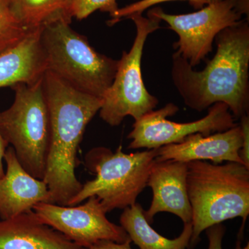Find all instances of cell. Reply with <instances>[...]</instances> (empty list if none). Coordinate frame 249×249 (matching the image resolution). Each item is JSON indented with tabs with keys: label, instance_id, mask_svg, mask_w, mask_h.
I'll list each match as a JSON object with an SVG mask.
<instances>
[{
	"label": "cell",
	"instance_id": "1",
	"mask_svg": "<svg viewBox=\"0 0 249 249\" xmlns=\"http://www.w3.org/2000/svg\"><path fill=\"white\" fill-rule=\"evenodd\" d=\"M217 50L201 71H196L178 52L173 55V84L186 106L204 111L213 105H227L234 119L249 115V22L242 19L220 31Z\"/></svg>",
	"mask_w": 249,
	"mask_h": 249
},
{
	"label": "cell",
	"instance_id": "2",
	"mask_svg": "<svg viewBox=\"0 0 249 249\" xmlns=\"http://www.w3.org/2000/svg\"><path fill=\"white\" fill-rule=\"evenodd\" d=\"M43 87L50 116V143L43 181L54 204L67 206L83 186L75 173L77 151L103 100L75 89L49 70L44 75Z\"/></svg>",
	"mask_w": 249,
	"mask_h": 249
},
{
	"label": "cell",
	"instance_id": "3",
	"mask_svg": "<svg viewBox=\"0 0 249 249\" xmlns=\"http://www.w3.org/2000/svg\"><path fill=\"white\" fill-rule=\"evenodd\" d=\"M187 188L192 209L195 246L201 232L228 219L249 214V169L234 162L214 164L203 160L187 163Z\"/></svg>",
	"mask_w": 249,
	"mask_h": 249
},
{
	"label": "cell",
	"instance_id": "4",
	"mask_svg": "<svg viewBox=\"0 0 249 249\" xmlns=\"http://www.w3.org/2000/svg\"><path fill=\"white\" fill-rule=\"evenodd\" d=\"M70 23L58 21L42 29L47 70L75 89L102 98L112 84L119 60L96 52Z\"/></svg>",
	"mask_w": 249,
	"mask_h": 249
},
{
	"label": "cell",
	"instance_id": "5",
	"mask_svg": "<svg viewBox=\"0 0 249 249\" xmlns=\"http://www.w3.org/2000/svg\"><path fill=\"white\" fill-rule=\"evenodd\" d=\"M157 157V149L126 154L119 147L115 152L107 147L93 148L85 157L87 166L96 177L83 184L67 206H74L96 196L106 212L124 209L137 202L147 186Z\"/></svg>",
	"mask_w": 249,
	"mask_h": 249
},
{
	"label": "cell",
	"instance_id": "6",
	"mask_svg": "<svg viewBox=\"0 0 249 249\" xmlns=\"http://www.w3.org/2000/svg\"><path fill=\"white\" fill-rule=\"evenodd\" d=\"M12 88L14 101L0 111V131L12 145L24 169L43 180L50 143V116L43 78L34 84L19 83Z\"/></svg>",
	"mask_w": 249,
	"mask_h": 249
},
{
	"label": "cell",
	"instance_id": "7",
	"mask_svg": "<svg viewBox=\"0 0 249 249\" xmlns=\"http://www.w3.org/2000/svg\"><path fill=\"white\" fill-rule=\"evenodd\" d=\"M136 27L135 38L129 52H123L112 84L102 98L100 117L111 126L119 125L127 116L138 121L157 107L159 99L147 91L142 72V59L147 37L160 28L155 16L137 13L129 16Z\"/></svg>",
	"mask_w": 249,
	"mask_h": 249
},
{
	"label": "cell",
	"instance_id": "8",
	"mask_svg": "<svg viewBox=\"0 0 249 249\" xmlns=\"http://www.w3.org/2000/svg\"><path fill=\"white\" fill-rule=\"evenodd\" d=\"M235 6L236 0H222L191 14H166L157 6L149 10L147 15L164 21L168 29L178 34V40L174 43V49L195 68L212 52L217 34L242 20V16Z\"/></svg>",
	"mask_w": 249,
	"mask_h": 249
},
{
	"label": "cell",
	"instance_id": "9",
	"mask_svg": "<svg viewBox=\"0 0 249 249\" xmlns=\"http://www.w3.org/2000/svg\"><path fill=\"white\" fill-rule=\"evenodd\" d=\"M207 115L189 123H177L167 117L175 115L178 107L168 103L158 110H152L136 121L127 138L129 149H158L169 144L178 143L192 134L204 136L224 132L237 124L227 105L217 103L209 108Z\"/></svg>",
	"mask_w": 249,
	"mask_h": 249
},
{
	"label": "cell",
	"instance_id": "10",
	"mask_svg": "<svg viewBox=\"0 0 249 249\" xmlns=\"http://www.w3.org/2000/svg\"><path fill=\"white\" fill-rule=\"evenodd\" d=\"M33 211L44 224L61 232L81 248H89L104 240L132 242L121 226L107 219L101 201L94 196L80 206L39 203Z\"/></svg>",
	"mask_w": 249,
	"mask_h": 249
},
{
	"label": "cell",
	"instance_id": "11",
	"mask_svg": "<svg viewBox=\"0 0 249 249\" xmlns=\"http://www.w3.org/2000/svg\"><path fill=\"white\" fill-rule=\"evenodd\" d=\"M188 165L178 160H156L147 179L152 200L145 218L150 224L160 213L175 214L183 224L192 222V209L187 188Z\"/></svg>",
	"mask_w": 249,
	"mask_h": 249
},
{
	"label": "cell",
	"instance_id": "12",
	"mask_svg": "<svg viewBox=\"0 0 249 249\" xmlns=\"http://www.w3.org/2000/svg\"><path fill=\"white\" fill-rule=\"evenodd\" d=\"M242 141V129L238 124L224 132L209 136L192 134L182 142L160 147L157 149V160H174L185 163L211 160L214 164L227 161L244 165L239 155Z\"/></svg>",
	"mask_w": 249,
	"mask_h": 249
},
{
	"label": "cell",
	"instance_id": "13",
	"mask_svg": "<svg viewBox=\"0 0 249 249\" xmlns=\"http://www.w3.org/2000/svg\"><path fill=\"white\" fill-rule=\"evenodd\" d=\"M4 160L6 171L0 178L1 220L33 211L34 206L39 203L54 204L47 185L24 169L12 147L6 149Z\"/></svg>",
	"mask_w": 249,
	"mask_h": 249
},
{
	"label": "cell",
	"instance_id": "14",
	"mask_svg": "<svg viewBox=\"0 0 249 249\" xmlns=\"http://www.w3.org/2000/svg\"><path fill=\"white\" fill-rule=\"evenodd\" d=\"M42 29L31 31L18 43L0 52V88L34 84L43 78L47 62L41 42Z\"/></svg>",
	"mask_w": 249,
	"mask_h": 249
},
{
	"label": "cell",
	"instance_id": "15",
	"mask_svg": "<svg viewBox=\"0 0 249 249\" xmlns=\"http://www.w3.org/2000/svg\"><path fill=\"white\" fill-rule=\"evenodd\" d=\"M34 211L0 221V249H81Z\"/></svg>",
	"mask_w": 249,
	"mask_h": 249
},
{
	"label": "cell",
	"instance_id": "16",
	"mask_svg": "<svg viewBox=\"0 0 249 249\" xmlns=\"http://www.w3.org/2000/svg\"><path fill=\"white\" fill-rule=\"evenodd\" d=\"M142 205L135 204L125 208L121 214V227L131 241L140 249H186L193 234L192 223L184 224L181 235L177 238H166L154 230L147 222Z\"/></svg>",
	"mask_w": 249,
	"mask_h": 249
},
{
	"label": "cell",
	"instance_id": "17",
	"mask_svg": "<svg viewBox=\"0 0 249 249\" xmlns=\"http://www.w3.org/2000/svg\"><path fill=\"white\" fill-rule=\"evenodd\" d=\"M22 24L29 30L43 29L58 21L71 22L73 0H11Z\"/></svg>",
	"mask_w": 249,
	"mask_h": 249
},
{
	"label": "cell",
	"instance_id": "18",
	"mask_svg": "<svg viewBox=\"0 0 249 249\" xmlns=\"http://www.w3.org/2000/svg\"><path fill=\"white\" fill-rule=\"evenodd\" d=\"M31 31L18 18L11 0H0V52L18 43Z\"/></svg>",
	"mask_w": 249,
	"mask_h": 249
},
{
	"label": "cell",
	"instance_id": "19",
	"mask_svg": "<svg viewBox=\"0 0 249 249\" xmlns=\"http://www.w3.org/2000/svg\"><path fill=\"white\" fill-rule=\"evenodd\" d=\"M173 1H187L195 9L199 10L207 6L222 0H139L133 4L127 5L123 8H119L114 14L110 16V19L107 21V24L113 26L124 19H127L129 16L137 13L142 14L144 11L150 9L155 5Z\"/></svg>",
	"mask_w": 249,
	"mask_h": 249
},
{
	"label": "cell",
	"instance_id": "20",
	"mask_svg": "<svg viewBox=\"0 0 249 249\" xmlns=\"http://www.w3.org/2000/svg\"><path fill=\"white\" fill-rule=\"evenodd\" d=\"M118 9L117 0H73L72 4L73 17L80 20L96 11L109 13L110 16Z\"/></svg>",
	"mask_w": 249,
	"mask_h": 249
},
{
	"label": "cell",
	"instance_id": "21",
	"mask_svg": "<svg viewBox=\"0 0 249 249\" xmlns=\"http://www.w3.org/2000/svg\"><path fill=\"white\" fill-rule=\"evenodd\" d=\"M240 124L242 129V145L239 155L243 164L249 169V117L245 115L240 118Z\"/></svg>",
	"mask_w": 249,
	"mask_h": 249
},
{
	"label": "cell",
	"instance_id": "22",
	"mask_svg": "<svg viewBox=\"0 0 249 249\" xmlns=\"http://www.w3.org/2000/svg\"><path fill=\"white\" fill-rule=\"evenodd\" d=\"M226 228L222 224L208 228L206 230L209 240L208 249H222V241L225 235Z\"/></svg>",
	"mask_w": 249,
	"mask_h": 249
},
{
	"label": "cell",
	"instance_id": "23",
	"mask_svg": "<svg viewBox=\"0 0 249 249\" xmlns=\"http://www.w3.org/2000/svg\"><path fill=\"white\" fill-rule=\"evenodd\" d=\"M131 242H127L124 243H117L113 241L104 240L98 242L96 245H93L89 248H82L81 249H132L130 246Z\"/></svg>",
	"mask_w": 249,
	"mask_h": 249
},
{
	"label": "cell",
	"instance_id": "24",
	"mask_svg": "<svg viewBox=\"0 0 249 249\" xmlns=\"http://www.w3.org/2000/svg\"><path fill=\"white\" fill-rule=\"evenodd\" d=\"M8 145H9V144L5 141L2 134L1 133V131H0V178H2L5 175L3 160H4L5 153H6Z\"/></svg>",
	"mask_w": 249,
	"mask_h": 249
},
{
	"label": "cell",
	"instance_id": "25",
	"mask_svg": "<svg viewBox=\"0 0 249 249\" xmlns=\"http://www.w3.org/2000/svg\"><path fill=\"white\" fill-rule=\"evenodd\" d=\"M235 9L242 16H247L249 19V0H236Z\"/></svg>",
	"mask_w": 249,
	"mask_h": 249
},
{
	"label": "cell",
	"instance_id": "26",
	"mask_svg": "<svg viewBox=\"0 0 249 249\" xmlns=\"http://www.w3.org/2000/svg\"><path fill=\"white\" fill-rule=\"evenodd\" d=\"M235 249H249V243L247 244V245L245 246V247H241L240 242H237V245H236Z\"/></svg>",
	"mask_w": 249,
	"mask_h": 249
}]
</instances>
